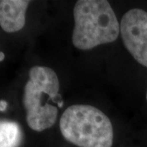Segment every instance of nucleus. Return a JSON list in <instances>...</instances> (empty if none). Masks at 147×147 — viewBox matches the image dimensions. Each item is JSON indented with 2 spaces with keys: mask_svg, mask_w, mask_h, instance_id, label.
Listing matches in <instances>:
<instances>
[{
  "mask_svg": "<svg viewBox=\"0 0 147 147\" xmlns=\"http://www.w3.org/2000/svg\"><path fill=\"white\" fill-rule=\"evenodd\" d=\"M29 75L23 96L26 122L34 131H42L53 126L58 108L63 106L60 82L56 72L46 66L32 67Z\"/></svg>",
  "mask_w": 147,
  "mask_h": 147,
  "instance_id": "nucleus-1",
  "label": "nucleus"
},
{
  "mask_svg": "<svg viewBox=\"0 0 147 147\" xmlns=\"http://www.w3.org/2000/svg\"><path fill=\"white\" fill-rule=\"evenodd\" d=\"M74 46L90 50L115 41L120 25L110 3L105 0H79L73 10Z\"/></svg>",
  "mask_w": 147,
  "mask_h": 147,
  "instance_id": "nucleus-2",
  "label": "nucleus"
},
{
  "mask_svg": "<svg viewBox=\"0 0 147 147\" xmlns=\"http://www.w3.org/2000/svg\"><path fill=\"white\" fill-rule=\"evenodd\" d=\"M62 136L79 147H111L113 126L108 116L94 106L74 105L64 111L60 119Z\"/></svg>",
  "mask_w": 147,
  "mask_h": 147,
  "instance_id": "nucleus-3",
  "label": "nucleus"
},
{
  "mask_svg": "<svg viewBox=\"0 0 147 147\" xmlns=\"http://www.w3.org/2000/svg\"><path fill=\"white\" fill-rule=\"evenodd\" d=\"M120 33L127 50L147 67V11L139 8L127 11L121 20Z\"/></svg>",
  "mask_w": 147,
  "mask_h": 147,
  "instance_id": "nucleus-4",
  "label": "nucleus"
},
{
  "mask_svg": "<svg viewBox=\"0 0 147 147\" xmlns=\"http://www.w3.org/2000/svg\"><path fill=\"white\" fill-rule=\"evenodd\" d=\"M30 1L0 0V26L4 31L21 30L26 24V12Z\"/></svg>",
  "mask_w": 147,
  "mask_h": 147,
  "instance_id": "nucleus-5",
  "label": "nucleus"
},
{
  "mask_svg": "<svg viewBox=\"0 0 147 147\" xmlns=\"http://www.w3.org/2000/svg\"><path fill=\"white\" fill-rule=\"evenodd\" d=\"M21 141L22 131L17 123L0 121V147H19Z\"/></svg>",
  "mask_w": 147,
  "mask_h": 147,
  "instance_id": "nucleus-6",
  "label": "nucleus"
},
{
  "mask_svg": "<svg viewBox=\"0 0 147 147\" xmlns=\"http://www.w3.org/2000/svg\"><path fill=\"white\" fill-rule=\"evenodd\" d=\"M7 102L4 100H0V111L3 112V111H5L7 110Z\"/></svg>",
  "mask_w": 147,
  "mask_h": 147,
  "instance_id": "nucleus-7",
  "label": "nucleus"
},
{
  "mask_svg": "<svg viewBox=\"0 0 147 147\" xmlns=\"http://www.w3.org/2000/svg\"><path fill=\"white\" fill-rule=\"evenodd\" d=\"M5 58V55L3 52H0V61H3Z\"/></svg>",
  "mask_w": 147,
  "mask_h": 147,
  "instance_id": "nucleus-8",
  "label": "nucleus"
},
{
  "mask_svg": "<svg viewBox=\"0 0 147 147\" xmlns=\"http://www.w3.org/2000/svg\"><path fill=\"white\" fill-rule=\"evenodd\" d=\"M146 99H147V93H146Z\"/></svg>",
  "mask_w": 147,
  "mask_h": 147,
  "instance_id": "nucleus-9",
  "label": "nucleus"
}]
</instances>
